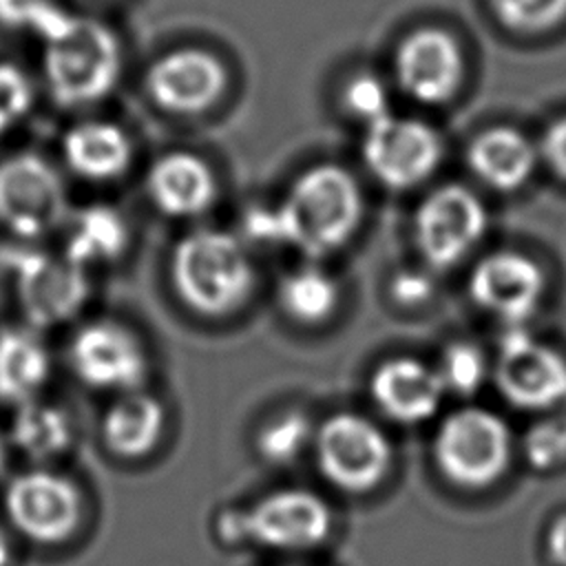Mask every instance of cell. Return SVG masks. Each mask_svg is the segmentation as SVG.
<instances>
[{"mask_svg":"<svg viewBox=\"0 0 566 566\" xmlns=\"http://www.w3.org/2000/svg\"><path fill=\"white\" fill-rule=\"evenodd\" d=\"M442 139L424 122L387 115L365 126L363 159L371 175L389 188H411L440 164Z\"/></svg>","mask_w":566,"mask_h":566,"instance_id":"30bf717a","label":"cell"},{"mask_svg":"<svg viewBox=\"0 0 566 566\" xmlns=\"http://www.w3.org/2000/svg\"><path fill=\"white\" fill-rule=\"evenodd\" d=\"M533 469L548 471L566 462V413H551L528 427L522 440Z\"/></svg>","mask_w":566,"mask_h":566,"instance_id":"83f0119b","label":"cell"},{"mask_svg":"<svg viewBox=\"0 0 566 566\" xmlns=\"http://www.w3.org/2000/svg\"><path fill=\"white\" fill-rule=\"evenodd\" d=\"M64 256L84 270L117 259L128 245V223L111 206L91 203L64 221Z\"/></svg>","mask_w":566,"mask_h":566,"instance_id":"7402d4cb","label":"cell"},{"mask_svg":"<svg viewBox=\"0 0 566 566\" xmlns=\"http://www.w3.org/2000/svg\"><path fill=\"white\" fill-rule=\"evenodd\" d=\"M546 553L553 564L566 566V513L551 522L546 533Z\"/></svg>","mask_w":566,"mask_h":566,"instance_id":"d590c367","label":"cell"},{"mask_svg":"<svg viewBox=\"0 0 566 566\" xmlns=\"http://www.w3.org/2000/svg\"><path fill=\"white\" fill-rule=\"evenodd\" d=\"M340 290L334 276L316 265H303L285 274L279 285L281 310L296 323L318 325L338 307Z\"/></svg>","mask_w":566,"mask_h":566,"instance_id":"cb8c5ba5","label":"cell"},{"mask_svg":"<svg viewBox=\"0 0 566 566\" xmlns=\"http://www.w3.org/2000/svg\"><path fill=\"white\" fill-rule=\"evenodd\" d=\"M71 363L77 376L95 389L126 394L146 376V352L139 338L115 321H93L80 327L71 343Z\"/></svg>","mask_w":566,"mask_h":566,"instance_id":"5bb4252c","label":"cell"},{"mask_svg":"<svg viewBox=\"0 0 566 566\" xmlns=\"http://www.w3.org/2000/svg\"><path fill=\"white\" fill-rule=\"evenodd\" d=\"M15 279L22 310L35 325H55L71 318L88 296V279L71 259L20 248L4 256Z\"/></svg>","mask_w":566,"mask_h":566,"instance_id":"8fae6325","label":"cell"},{"mask_svg":"<svg viewBox=\"0 0 566 566\" xmlns=\"http://www.w3.org/2000/svg\"><path fill=\"white\" fill-rule=\"evenodd\" d=\"M254 265L243 243L223 230H195L170 256L177 296L203 316H226L243 307L254 290Z\"/></svg>","mask_w":566,"mask_h":566,"instance_id":"3957f363","label":"cell"},{"mask_svg":"<svg viewBox=\"0 0 566 566\" xmlns=\"http://www.w3.org/2000/svg\"><path fill=\"white\" fill-rule=\"evenodd\" d=\"M245 234H250L254 241L263 243H281V228L274 208H254L243 219Z\"/></svg>","mask_w":566,"mask_h":566,"instance_id":"e575fe53","label":"cell"},{"mask_svg":"<svg viewBox=\"0 0 566 566\" xmlns=\"http://www.w3.org/2000/svg\"><path fill=\"white\" fill-rule=\"evenodd\" d=\"M122 75V44L97 18L73 15L42 40V80L51 99L84 108L104 99Z\"/></svg>","mask_w":566,"mask_h":566,"instance_id":"6da1fadb","label":"cell"},{"mask_svg":"<svg viewBox=\"0 0 566 566\" xmlns=\"http://www.w3.org/2000/svg\"><path fill=\"white\" fill-rule=\"evenodd\" d=\"M49 376V354L27 329L0 332V398L29 402Z\"/></svg>","mask_w":566,"mask_h":566,"instance_id":"603a6c76","label":"cell"},{"mask_svg":"<svg viewBox=\"0 0 566 566\" xmlns=\"http://www.w3.org/2000/svg\"><path fill=\"white\" fill-rule=\"evenodd\" d=\"M4 464V447H2V440H0V469Z\"/></svg>","mask_w":566,"mask_h":566,"instance_id":"74e56055","label":"cell"},{"mask_svg":"<svg viewBox=\"0 0 566 566\" xmlns=\"http://www.w3.org/2000/svg\"><path fill=\"white\" fill-rule=\"evenodd\" d=\"M539 153L553 172L566 179V117L553 122L539 144Z\"/></svg>","mask_w":566,"mask_h":566,"instance_id":"836d02e7","label":"cell"},{"mask_svg":"<svg viewBox=\"0 0 566 566\" xmlns=\"http://www.w3.org/2000/svg\"><path fill=\"white\" fill-rule=\"evenodd\" d=\"M161 402L144 391L122 394L106 411L102 436L106 447L122 458H142L155 449L164 433Z\"/></svg>","mask_w":566,"mask_h":566,"instance_id":"44dd1931","label":"cell"},{"mask_svg":"<svg viewBox=\"0 0 566 566\" xmlns=\"http://www.w3.org/2000/svg\"><path fill=\"white\" fill-rule=\"evenodd\" d=\"M343 102L354 117L365 122V126L376 124L387 115H391L387 86L376 75H369V73L354 75L347 82L343 91Z\"/></svg>","mask_w":566,"mask_h":566,"instance_id":"1f68e13d","label":"cell"},{"mask_svg":"<svg viewBox=\"0 0 566 566\" xmlns=\"http://www.w3.org/2000/svg\"><path fill=\"white\" fill-rule=\"evenodd\" d=\"M62 159L84 181H113L133 161L128 133L108 119H82L62 135Z\"/></svg>","mask_w":566,"mask_h":566,"instance_id":"ac0fdd59","label":"cell"},{"mask_svg":"<svg viewBox=\"0 0 566 566\" xmlns=\"http://www.w3.org/2000/svg\"><path fill=\"white\" fill-rule=\"evenodd\" d=\"M502 398L524 411H551L566 400V358L524 325L506 327L493 363Z\"/></svg>","mask_w":566,"mask_h":566,"instance_id":"ba28073f","label":"cell"},{"mask_svg":"<svg viewBox=\"0 0 566 566\" xmlns=\"http://www.w3.org/2000/svg\"><path fill=\"white\" fill-rule=\"evenodd\" d=\"M66 190L42 155L15 150L0 159V226L20 239H40L64 226Z\"/></svg>","mask_w":566,"mask_h":566,"instance_id":"52a82bcc","label":"cell"},{"mask_svg":"<svg viewBox=\"0 0 566 566\" xmlns=\"http://www.w3.org/2000/svg\"><path fill=\"white\" fill-rule=\"evenodd\" d=\"M281 243L318 259L343 248L363 217L356 179L334 164L305 170L276 206Z\"/></svg>","mask_w":566,"mask_h":566,"instance_id":"7a4b0ae2","label":"cell"},{"mask_svg":"<svg viewBox=\"0 0 566 566\" xmlns=\"http://www.w3.org/2000/svg\"><path fill=\"white\" fill-rule=\"evenodd\" d=\"M491 7L515 31H542L566 15V0H491Z\"/></svg>","mask_w":566,"mask_h":566,"instance_id":"4dcf8cb0","label":"cell"},{"mask_svg":"<svg viewBox=\"0 0 566 566\" xmlns=\"http://www.w3.org/2000/svg\"><path fill=\"white\" fill-rule=\"evenodd\" d=\"M11 436L20 451L35 460H46L69 447L71 422L62 409L29 400L20 405L11 424Z\"/></svg>","mask_w":566,"mask_h":566,"instance_id":"d4e9b609","label":"cell"},{"mask_svg":"<svg viewBox=\"0 0 566 566\" xmlns=\"http://www.w3.org/2000/svg\"><path fill=\"white\" fill-rule=\"evenodd\" d=\"M544 274L539 265L515 250L482 256L469 274V296L506 327L524 325L539 307Z\"/></svg>","mask_w":566,"mask_h":566,"instance_id":"7c38bea8","label":"cell"},{"mask_svg":"<svg viewBox=\"0 0 566 566\" xmlns=\"http://www.w3.org/2000/svg\"><path fill=\"white\" fill-rule=\"evenodd\" d=\"M394 69L409 97L422 104H442L462 84L464 55L447 31L418 29L398 44Z\"/></svg>","mask_w":566,"mask_h":566,"instance_id":"9a60e30c","label":"cell"},{"mask_svg":"<svg viewBox=\"0 0 566 566\" xmlns=\"http://www.w3.org/2000/svg\"><path fill=\"white\" fill-rule=\"evenodd\" d=\"M221 539L254 542L272 551H307L323 544L332 531L327 502L307 489H279L248 509H226L217 520Z\"/></svg>","mask_w":566,"mask_h":566,"instance_id":"277c9868","label":"cell"},{"mask_svg":"<svg viewBox=\"0 0 566 566\" xmlns=\"http://www.w3.org/2000/svg\"><path fill=\"white\" fill-rule=\"evenodd\" d=\"M150 97L172 113H199L226 88L221 62L201 49H177L157 57L146 73Z\"/></svg>","mask_w":566,"mask_h":566,"instance_id":"2e32d148","label":"cell"},{"mask_svg":"<svg viewBox=\"0 0 566 566\" xmlns=\"http://www.w3.org/2000/svg\"><path fill=\"white\" fill-rule=\"evenodd\" d=\"M66 18L69 11L53 0H0V22L13 29H27L40 40L51 35Z\"/></svg>","mask_w":566,"mask_h":566,"instance_id":"f546056e","label":"cell"},{"mask_svg":"<svg viewBox=\"0 0 566 566\" xmlns=\"http://www.w3.org/2000/svg\"><path fill=\"white\" fill-rule=\"evenodd\" d=\"M537 157L533 142L511 126L489 128L469 146V166L478 179L504 192L517 190L528 181Z\"/></svg>","mask_w":566,"mask_h":566,"instance_id":"ffe728a7","label":"cell"},{"mask_svg":"<svg viewBox=\"0 0 566 566\" xmlns=\"http://www.w3.org/2000/svg\"><path fill=\"white\" fill-rule=\"evenodd\" d=\"M431 451L438 471L451 484L484 489L509 469L513 438L509 424L495 411L462 407L442 418Z\"/></svg>","mask_w":566,"mask_h":566,"instance_id":"5b68a950","label":"cell"},{"mask_svg":"<svg viewBox=\"0 0 566 566\" xmlns=\"http://www.w3.org/2000/svg\"><path fill=\"white\" fill-rule=\"evenodd\" d=\"M150 201L168 217L206 212L217 197V179L206 161L188 153H170L153 164L146 175Z\"/></svg>","mask_w":566,"mask_h":566,"instance_id":"d6986e66","label":"cell"},{"mask_svg":"<svg viewBox=\"0 0 566 566\" xmlns=\"http://www.w3.org/2000/svg\"><path fill=\"white\" fill-rule=\"evenodd\" d=\"M9 555H11V551H9V539H7V535H4L2 528H0V566H7V564H9Z\"/></svg>","mask_w":566,"mask_h":566,"instance_id":"8d00e7d4","label":"cell"},{"mask_svg":"<svg viewBox=\"0 0 566 566\" xmlns=\"http://www.w3.org/2000/svg\"><path fill=\"white\" fill-rule=\"evenodd\" d=\"M436 371L444 391L473 396L489 376V363L478 345L469 340H453L442 349Z\"/></svg>","mask_w":566,"mask_h":566,"instance_id":"4316f807","label":"cell"},{"mask_svg":"<svg viewBox=\"0 0 566 566\" xmlns=\"http://www.w3.org/2000/svg\"><path fill=\"white\" fill-rule=\"evenodd\" d=\"M486 210L475 192L451 184L433 190L416 210L413 241L433 270L460 263L482 239Z\"/></svg>","mask_w":566,"mask_h":566,"instance_id":"9c48e42d","label":"cell"},{"mask_svg":"<svg viewBox=\"0 0 566 566\" xmlns=\"http://www.w3.org/2000/svg\"><path fill=\"white\" fill-rule=\"evenodd\" d=\"M396 303L405 307H416L433 294V279L424 270H400L389 287Z\"/></svg>","mask_w":566,"mask_h":566,"instance_id":"d6a6232c","label":"cell"},{"mask_svg":"<svg viewBox=\"0 0 566 566\" xmlns=\"http://www.w3.org/2000/svg\"><path fill=\"white\" fill-rule=\"evenodd\" d=\"M4 509L11 524L22 535L51 544L75 531L82 500L69 478L35 469L15 475L9 482Z\"/></svg>","mask_w":566,"mask_h":566,"instance_id":"4fadbf2b","label":"cell"},{"mask_svg":"<svg viewBox=\"0 0 566 566\" xmlns=\"http://www.w3.org/2000/svg\"><path fill=\"white\" fill-rule=\"evenodd\" d=\"M312 451L321 475L345 493H367L389 473L394 449L387 433L369 418L338 411L316 431Z\"/></svg>","mask_w":566,"mask_h":566,"instance_id":"8992f818","label":"cell"},{"mask_svg":"<svg viewBox=\"0 0 566 566\" xmlns=\"http://www.w3.org/2000/svg\"><path fill=\"white\" fill-rule=\"evenodd\" d=\"M35 102L33 80L13 62H0V139L15 130Z\"/></svg>","mask_w":566,"mask_h":566,"instance_id":"f1b7e54d","label":"cell"},{"mask_svg":"<svg viewBox=\"0 0 566 566\" xmlns=\"http://www.w3.org/2000/svg\"><path fill=\"white\" fill-rule=\"evenodd\" d=\"M314 431L316 427L303 411H283L261 427L256 436V451L265 462L274 467H287L307 447H312Z\"/></svg>","mask_w":566,"mask_h":566,"instance_id":"484cf974","label":"cell"},{"mask_svg":"<svg viewBox=\"0 0 566 566\" xmlns=\"http://www.w3.org/2000/svg\"><path fill=\"white\" fill-rule=\"evenodd\" d=\"M444 394L436 367L413 356L387 358L369 378L371 402L400 424H418L436 416Z\"/></svg>","mask_w":566,"mask_h":566,"instance_id":"e0dca14e","label":"cell"}]
</instances>
